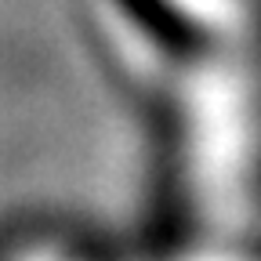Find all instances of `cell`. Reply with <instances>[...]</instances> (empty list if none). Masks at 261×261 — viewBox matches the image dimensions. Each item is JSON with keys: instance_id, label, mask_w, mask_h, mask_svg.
<instances>
[{"instance_id": "obj_1", "label": "cell", "mask_w": 261, "mask_h": 261, "mask_svg": "<svg viewBox=\"0 0 261 261\" xmlns=\"http://www.w3.org/2000/svg\"><path fill=\"white\" fill-rule=\"evenodd\" d=\"M80 8L142 120L152 257L240 232L257 138L240 0H80Z\"/></svg>"}, {"instance_id": "obj_2", "label": "cell", "mask_w": 261, "mask_h": 261, "mask_svg": "<svg viewBox=\"0 0 261 261\" xmlns=\"http://www.w3.org/2000/svg\"><path fill=\"white\" fill-rule=\"evenodd\" d=\"M8 261H113V257L94 250L91 243H80V240L44 236V240H33L29 247H22L18 254H11Z\"/></svg>"}]
</instances>
